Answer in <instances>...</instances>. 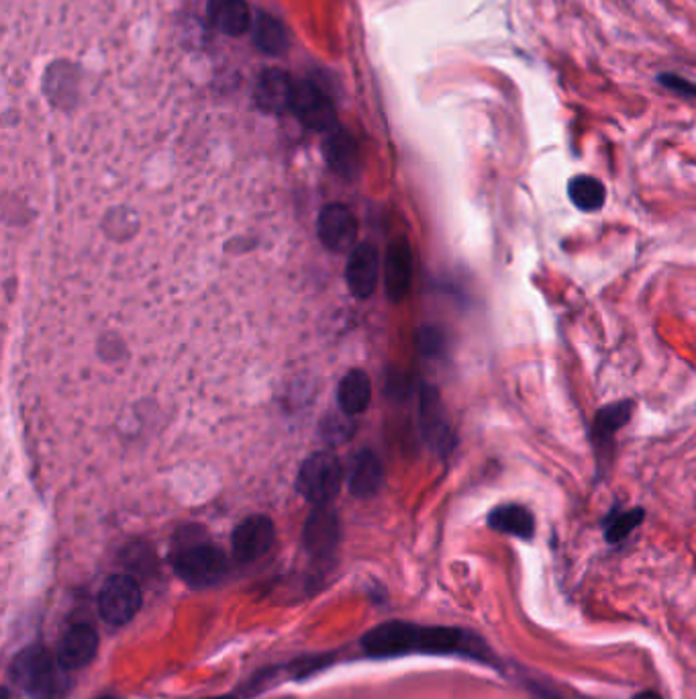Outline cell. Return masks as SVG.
<instances>
[{
    "mask_svg": "<svg viewBox=\"0 0 696 699\" xmlns=\"http://www.w3.org/2000/svg\"><path fill=\"white\" fill-rule=\"evenodd\" d=\"M361 649L376 659H392L410 652L464 654L485 661L483 644L468 632L446 626H419L410 622H385L374 626L361 638Z\"/></svg>",
    "mask_w": 696,
    "mask_h": 699,
    "instance_id": "cell-1",
    "label": "cell"
},
{
    "mask_svg": "<svg viewBox=\"0 0 696 699\" xmlns=\"http://www.w3.org/2000/svg\"><path fill=\"white\" fill-rule=\"evenodd\" d=\"M486 524L498 534L519 540H531L535 536V515L521 503H503L493 508L486 518Z\"/></svg>",
    "mask_w": 696,
    "mask_h": 699,
    "instance_id": "cell-16",
    "label": "cell"
},
{
    "mask_svg": "<svg viewBox=\"0 0 696 699\" xmlns=\"http://www.w3.org/2000/svg\"><path fill=\"white\" fill-rule=\"evenodd\" d=\"M209 699H236V698H231V696H221V698H209Z\"/></svg>",
    "mask_w": 696,
    "mask_h": 699,
    "instance_id": "cell-28",
    "label": "cell"
},
{
    "mask_svg": "<svg viewBox=\"0 0 696 699\" xmlns=\"http://www.w3.org/2000/svg\"><path fill=\"white\" fill-rule=\"evenodd\" d=\"M325 158L337 175L346 176V178L356 176L358 168H360V151H358L356 139L348 129L336 127L334 131L327 134Z\"/></svg>",
    "mask_w": 696,
    "mask_h": 699,
    "instance_id": "cell-17",
    "label": "cell"
},
{
    "mask_svg": "<svg viewBox=\"0 0 696 699\" xmlns=\"http://www.w3.org/2000/svg\"><path fill=\"white\" fill-rule=\"evenodd\" d=\"M207 14L217 31L231 38L243 36L251 27V14L246 0H209Z\"/></svg>",
    "mask_w": 696,
    "mask_h": 699,
    "instance_id": "cell-18",
    "label": "cell"
},
{
    "mask_svg": "<svg viewBox=\"0 0 696 699\" xmlns=\"http://www.w3.org/2000/svg\"><path fill=\"white\" fill-rule=\"evenodd\" d=\"M175 571L190 588H211L227 574V557L211 542H190L176 550Z\"/></svg>",
    "mask_w": 696,
    "mask_h": 699,
    "instance_id": "cell-3",
    "label": "cell"
},
{
    "mask_svg": "<svg viewBox=\"0 0 696 699\" xmlns=\"http://www.w3.org/2000/svg\"><path fill=\"white\" fill-rule=\"evenodd\" d=\"M634 699H662L656 691H642L637 693Z\"/></svg>",
    "mask_w": 696,
    "mask_h": 699,
    "instance_id": "cell-26",
    "label": "cell"
},
{
    "mask_svg": "<svg viewBox=\"0 0 696 699\" xmlns=\"http://www.w3.org/2000/svg\"><path fill=\"white\" fill-rule=\"evenodd\" d=\"M319 238L331 252H346L356 244L358 221L346 205H327L319 215Z\"/></svg>",
    "mask_w": 696,
    "mask_h": 699,
    "instance_id": "cell-10",
    "label": "cell"
},
{
    "mask_svg": "<svg viewBox=\"0 0 696 699\" xmlns=\"http://www.w3.org/2000/svg\"><path fill=\"white\" fill-rule=\"evenodd\" d=\"M143 593L131 574H112L99 593V612L112 626L129 624L141 610Z\"/></svg>",
    "mask_w": 696,
    "mask_h": 699,
    "instance_id": "cell-6",
    "label": "cell"
},
{
    "mask_svg": "<svg viewBox=\"0 0 696 699\" xmlns=\"http://www.w3.org/2000/svg\"><path fill=\"white\" fill-rule=\"evenodd\" d=\"M336 430H346V422L341 420V422L337 424ZM334 434H339V432H327V434H325V437H329V440H334ZM339 440H346V436H344V434H339Z\"/></svg>",
    "mask_w": 696,
    "mask_h": 699,
    "instance_id": "cell-25",
    "label": "cell"
},
{
    "mask_svg": "<svg viewBox=\"0 0 696 699\" xmlns=\"http://www.w3.org/2000/svg\"><path fill=\"white\" fill-rule=\"evenodd\" d=\"M421 427L427 444L446 456L454 449V432L449 425L448 413L436 387H425L421 393Z\"/></svg>",
    "mask_w": 696,
    "mask_h": 699,
    "instance_id": "cell-9",
    "label": "cell"
},
{
    "mask_svg": "<svg viewBox=\"0 0 696 699\" xmlns=\"http://www.w3.org/2000/svg\"><path fill=\"white\" fill-rule=\"evenodd\" d=\"M99 699H115V698H99Z\"/></svg>",
    "mask_w": 696,
    "mask_h": 699,
    "instance_id": "cell-29",
    "label": "cell"
},
{
    "mask_svg": "<svg viewBox=\"0 0 696 699\" xmlns=\"http://www.w3.org/2000/svg\"><path fill=\"white\" fill-rule=\"evenodd\" d=\"M2 699H14L9 687H4V689H2Z\"/></svg>",
    "mask_w": 696,
    "mask_h": 699,
    "instance_id": "cell-27",
    "label": "cell"
},
{
    "mask_svg": "<svg viewBox=\"0 0 696 699\" xmlns=\"http://www.w3.org/2000/svg\"><path fill=\"white\" fill-rule=\"evenodd\" d=\"M658 82L662 87L668 88L672 92H678L683 97H695L696 99V85L686 80L684 76L674 75V72H666V75L658 76Z\"/></svg>",
    "mask_w": 696,
    "mask_h": 699,
    "instance_id": "cell-24",
    "label": "cell"
},
{
    "mask_svg": "<svg viewBox=\"0 0 696 699\" xmlns=\"http://www.w3.org/2000/svg\"><path fill=\"white\" fill-rule=\"evenodd\" d=\"M412 275H415V258H412V248H410L409 239L397 238L386 256V293L388 299L400 303L409 295L410 285H412Z\"/></svg>",
    "mask_w": 696,
    "mask_h": 699,
    "instance_id": "cell-11",
    "label": "cell"
},
{
    "mask_svg": "<svg viewBox=\"0 0 696 699\" xmlns=\"http://www.w3.org/2000/svg\"><path fill=\"white\" fill-rule=\"evenodd\" d=\"M344 481L341 464L329 452L311 454L300 466L299 491L305 500L321 508L334 501Z\"/></svg>",
    "mask_w": 696,
    "mask_h": 699,
    "instance_id": "cell-5",
    "label": "cell"
},
{
    "mask_svg": "<svg viewBox=\"0 0 696 699\" xmlns=\"http://www.w3.org/2000/svg\"><path fill=\"white\" fill-rule=\"evenodd\" d=\"M634 417V401L622 400L603 405L597 410L593 424H590V442L595 449V461H597L598 479L607 475L613 462L615 452V437L619 430L632 422Z\"/></svg>",
    "mask_w": 696,
    "mask_h": 699,
    "instance_id": "cell-4",
    "label": "cell"
},
{
    "mask_svg": "<svg viewBox=\"0 0 696 699\" xmlns=\"http://www.w3.org/2000/svg\"><path fill=\"white\" fill-rule=\"evenodd\" d=\"M276 540V528L266 515H251L233 530L231 549L237 561L253 562L268 554Z\"/></svg>",
    "mask_w": 696,
    "mask_h": 699,
    "instance_id": "cell-8",
    "label": "cell"
},
{
    "mask_svg": "<svg viewBox=\"0 0 696 699\" xmlns=\"http://www.w3.org/2000/svg\"><path fill=\"white\" fill-rule=\"evenodd\" d=\"M99 634L90 624L70 626L58 642V659L68 671L84 669L97 657Z\"/></svg>",
    "mask_w": 696,
    "mask_h": 699,
    "instance_id": "cell-12",
    "label": "cell"
},
{
    "mask_svg": "<svg viewBox=\"0 0 696 699\" xmlns=\"http://www.w3.org/2000/svg\"><path fill=\"white\" fill-rule=\"evenodd\" d=\"M378 275H380V260L372 244L364 242L360 246H356L349 254L348 270H346L351 295L358 299L372 297L378 285Z\"/></svg>",
    "mask_w": 696,
    "mask_h": 699,
    "instance_id": "cell-13",
    "label": "cell"
},
{
    "mask_svg": "<svg viewBox=\"0 0 696 699\" xmlns=\"http://www.w3.org/2000/svg\"><path fill=\"white\" fill-rule=\"evenodd\" d=\"M568 199L583 213H597L607 203V188L597 176L576 175L568 183Z\"/></svg>",
    "mask_w": 696,
    "mask_h": 699,
    "instance_id": "cell-21",
    "label": "cell"
},
{
    "mask_svg": "<svg viewBox=\"0 0 696 699\" xmlns=\"http://www.w3.org/2000/svg\"><path fill=\"white\" fill-rule=\"evenodd\" d=\"M253 41L258 50L268 56H282L290 46L287 27L282 26L272 14L260 13L253 21Z\"/></svg>",
    "mask_w": 696,
    "mask_h": 699,
    "instance_id": "cell-22",
    "label": "cell"
},
{
    "mask_svg": "<svg viewBox=\"0 0 696 699\" xmlns=\"http://www.w3.org/2000/svg\"><path fill=\"white\" fill-rule=\"evenodd\" d=\"M305 547L317 559L329 557L339 544V520L327 505L317 508L305 524Z\"/></svg>",
    "mask_w": 696,
    "mask_h": 699,
    "instance_id": "cell-14",
    "label": "cell"
},
{
    "mask_svg": "<svg viewBox=\"0 0 696 699\" xmlns=\"http://www.w3.org/2000/svg\"><path fill=\"white\" fill-rule=\"evenodd\" d=\"M385 483V469L380 464V459L374 454L372 450H361L354 459L349 466V491L368 500L376 495Z\"/></svg>",
    "mask_w": 696,
    "mask_h": 699,
    "instance_id": "cell-15",
    "label": "cell"
},
{
    "mask_svg": "<svg viewBox=\"0 0 696 699\" xmlns=\"http://www.w3.org/2000/svg\"><path fill=\"white\" fill-rule=\"evenodd\" d=\"M646 520V512L642 508H629V510H610L609 515L603 522L605 540L609 544H619L623 540L634 534L635 530Z\"/></svg>",
    "mask_w": 696,
    "mask_h": 699,
    "instance_id": "cell-23",
    "label": "cell"
},
{
    "mask_svg": "<svg viewBox=\"0 0 696 699\" xmlns=\"http://www.w3.org/2000/svg\"><path fill=\"white\" fill-rule=\"evenodd\" d=\"M11 679L31 699H63L70 691L68 669L41 644L21 650L11 662Z\"/></svg>",
    "mask_w": 696,
    "mask_h": 699,
    "instance_id": "cell-2",
    "label": "cell"
},
{
    "mask_svg": "<svg viewBox=\"0 0 696 699\" xmlns=\"http://www.w3.org/2000/svg\"><path fill=\"white\" fill-rule=\"evenodd\" d=\"M297 82L282 70H268L260 76L256 99L261 109L272 112L290 111V100Z\"/></svg>",
    "mask_w": 696,
    "mask_h": 699,
    "instance_id": "cell-19",
    "label": "cell"
},
{
    "mask_svg": "<svg viewBox=\"0 0 696 699\" xmlns=\"http://www.w3.org/2000/svg\"><path fill=\"white\" fill-rule=\"evenodd\" d=\"M337 400L339 407L346 415H360L368 410L372 400V383L370 376L360 368L349 371L348 375L341 378L337 388Z\"/></svg>",
    "mask_w": 696,
    "mask_h": 699,
    "instance_id": "cell-20",
    "label": "cell"
},
{
    "mask_svg": "<svg viewBox=\"0 0 696 699\" xmlns=\"http://www.w3.org/2000/svg\"><path fill=\"white\" fill-rule=\"evenodd\" d=\"M290 112L312 131L329 134L337 127L334 102L312 82H297L290 100Z\"/></svg>",
    "mask_w": 696,
    "mask_h": 699,
    "instance_id": "cell-7",
    "label": "cell"
}]
</instances>
